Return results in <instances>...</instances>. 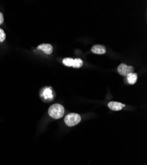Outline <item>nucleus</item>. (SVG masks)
I'll return each instance as SVG.
<instances>
[{
  "mask_svg": "<svg viewBox=\"0 0 147 165\" xmlns=\"http://www.w3.org/2000/svg\"><path fill=\"white\" fill-rule=\"evenodd\" d=\"M4 21V17L2 13L0 12V24H2Z\"/></svg>",
  "mask_w": 147,
  "mask_h": 165,
  "instance_id": "nucleus-12",
  "label": "nucleus"
},
{
  "mask_svg": "<svg viewBox=\"0 0 147 165\" xmlns=\"http://www.w3.org/2000/svg\"><path fill=\"white\" fill-rule=\"evenodd\" d=\"M65 113L64 107L59 104H55L48 110V114L52 118L59 119L63 116Z\"/></svg>",
  "mask_w": 147,
  "mask_h": 165,
  "instance_id": "nucleus-1",
  "label": "nucleus"
},
{
  "mask_svg": "<svg viewBox=\"0 0 147 165\" xmlns=\"http://www.w3.org/2000/svg\"><path fill=\"white\" fill-rule=\"evenodd\" d=\"M83 61L81 59H73V68H81V67L83 65Z\"/></svg>",
  "mask_w": 147,
  "mask_h": 165,
  "instance_id": "nucleus-9",
  "label": "nucleus"
},
{
  "mask_svg": "<svg viewBox=\"0 0 147 165\" xmlns=\"http://www.w3.org/2000/svg\"><path fill=\"white\" fill-rule=\"evenodd\" d=\"M81 118L80 115L76 113H71L67 114L65 118V124L68 126H74L81 121Z\"/></svg>",
  "mask_w": 147,
  "mask_h": 165,
  "instance_id": "nucleus-2",
  "label": "nucleus"
},
{
  "mask_svg": "<svg viewBox=\"0 0 147 165\" xmlns=\"http://www.w3.org/2000/svg\"><path fill=\"white\" fill-rule=\"evenodd\" d=\"M5 39V33L2 28H0V42L4 41Z\"/></svg>",
  "mask_w": 147,
  "mask_h": 165,
  "instance_id": "nucleus-11",
  "label": "nucleus"
},
{
  "mask_svg": "<svg viewBox=\"0 0 147 165\" xmlns=\"http://www.w3.org/2000/svg\"><path fill=\"white\" fill-rule=\"evenodd\" d=\"M133 71H134L133 67L127 65L125 64H121L118 68V73L120 75L123 76H127V75L129 74V73H133Z\"/></svg>",
  "mask_w": 147,
  "mask_h": 165,
  "instance_id": "nucleus-3",
  "label": "nucleus"
},
{
  "mask_svg": "<svg viewBox=\"0 0 147 165\" xmlns=\"http://www.w3.org/2000/svg\"><path fill=\"white\" fill-rule=\"evenodd\" d=\"M91 50L93 53L96 54H104L106 52V49L105 46L100 44H96L93 46L91 48Z\"/></svg>",
  "mask_w": 147,
  "mask_h": 165,
  "instance_id": "nucleus-6",
  "label": "nucleus"
},
{
  "mask_svg": "<svg viewBox=\"0 0 147 165\" xmlns=\"http://www.w3.org/2000/svg\"><path fill=\"white\" fill-rule=\"evenodd\" d=\"M37 49L46 54H51L53 52V47L50 44H41L37 47Z\"/></svg>",
  "mask_w": 147,
  "mask_h": 165,
  "instance_id": "nucleus-5",
  "label": "nucleus"
},
{
  "mask_svg": "<svg viewBox=\"0 0 147 165\" xmlns=\"http://www.w3.org/2000/svg\"><path fill=\"white\" fill-rule=\"evenodd\" d=\"M127 79L128 83L129 84L131 85L134 84L137 82V74L134 73H129V74L127 75Z\"/></svg>",
  "mask_w": 147,
  "mask_h": 165,
  "instance_id": "nucleus-8",
  "label": "nucleus"
},
{
  "mask_svg": "<svg viewBox=\"0 0 147 165\" xmlns=\"http://www.w3.org/2000/svg\"><path fill=\"white\" fill-rule=\"evenodd\" d=\"M125 106V105H124V104H122L118 102L111 101L108 103V107L111 110H112V111H120V110H121Z\"/></svg>",
  "mask_w": 147,
  "mask_h": 165,
  "instance_id": "nucleus-4",
  "label": "nucleus"
},
{
  "mask_svg": "<svg viewBox=\"0 0 147 165\" xmlns=\"http://www.w3.org/2000/svg\"><path fill=\"white\" fill-rule=\"evenodd\" d=\"M42 96L45 99H53V93L52 90L50 87H47L42 91Z\"/></svg>",
  "mask_w": 147,
  "mask_h": 165,
  "instance_id": "nucleus-7",
  "label": "nucleus"
},
{
  "mask_svg": "<svg viewBox=\"0 0 147 165\" xmlns=\"http://www.w3.org/2000/svg\"><path fill=\"white\" fill-rule=\"evenodd\" d=\"M63 63L67 67H71L73 66V59L67 58L63 59Z\"/></svg>",
  "mask_w": 147,
  "mask_h": 165,
  "instance_id": "nucleus-10",
  "label": "nucleus"
}]
</instances>
